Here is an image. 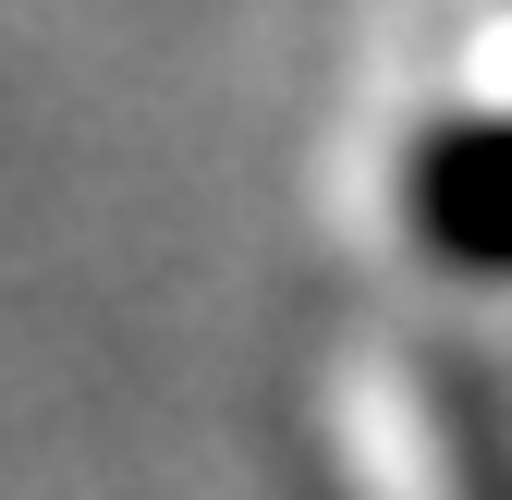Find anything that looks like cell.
Instances as JSON below:
<instances>
[{
	"mask_svg": "<svg viewBox=\"0 0 512 500\" xmlns=\"http://www.w3.org/2000/svg\"><path fill=\"white\" fill-rule=\"evenodd\" d=\"M342 464L366 500H512V452L488 427V391L427 342L342 354Z\"/></svg>",
	"mask_w": 512,
	"mask_h": 500,
	"instance_id": "obj_1",
	"label": "cell"
}]
</instances>
